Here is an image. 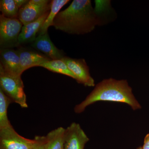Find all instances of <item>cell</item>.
Returning a JSON list of instances; mask_svg holds the SVG:
<instances>
[{"mask_svg": "<svg viewBox=\"0 0 149 149\" xmlns=\"http://www.w3.org/2000/svg\"><path fill=\"white\" fill-rule=\"evenodd\" d=\"M104 23L101 15L93 8L91 1L74 0L67 8L57 14L53 26L68 34L83 35Z\"/></svg>", "mask_w": 149, "mask_h": 149, "instance_id": "1", "label": "cell"}, {"mask_svg": "<svg viewBox=\"0 0 149 149\" xmlns=\"http://www.w3.org/2000/svg\"><path fill=\"white\" fill-rule=\"evenodd\" d=\"M100 101L123 103L130 106L133 110L141 108L127 80L110 78L104 79L97 84L85 100L75 106L74 111L81 113L87 107Z\"/></svg>", "mask_w": 149, "mask_h": 149, "instance_id": "2", "label": "cell"}, {"mask_svg": "<svg viewBox=\"0 0 149 149\" xmlns=\"http://www.w3.org/2000/svg\"><path fill=\"white\" fill-rule=\"evenodd\" d=\"M0 87V89L10 99L12 102L18 104L23 108L28 107L21 76L8 72L1 65Z\"/></svg>", "mask_w": 149, "mask_h": 149, "instance_id": "3", "label": "cell"}, {"mask_svg": "<svg viewBox=\"0 0 149 149\" xmlns=\"http://www.w3.org/2000/svg\"><path fill=\"white\" fill-rule=\"evenodd\" d=\"M23 24L18 18H8L0 15V46L1 49L19 45L18 38Z\"/></svg>", "mask_w": 149, "mask_h": 149, "instance_id": "4", "label": "cell"}, {"mask_svg": "<svg viewBox=\"0 0 149 149\" xmlns=\"http://www.w3.org/2000/svg\"><path fill=\"white\" fill-rule=\"evenodd\" d=\"M35 143L19 135L12 125L0 129V149H32Z\"/></svg>", "mask_w": 149, "mask_h": 149, "instance_id": "5", "label": "cell"}, {"mask_svg": "<svg viewBox=\"0 0 149 149\" xmlns=\"http://www.w3.org/2000/svg\"><path fill=\"white\" fill-rule=\"evenodd\" d=\"M61 60L74 74L77 83L87 87L95 86V80L90 74L89 67L84 59L72 58L65 56Z\"/></svg>", "mask_w": 149, "mask_h": 149, "instance_id": "6", "label": "cell"}, {"mask_svg": "<svg viewBox=\"0 0 149 149\" xmlns=\"http://www.w3.org/2000/svg\"><path fill=\"white\" fill-rule=\"evenodd\" d=\"M89 139L80 124L73 122L65 129L64 149H84Z\"/></svg>", "mask_w": 149, "mask_h": 149, "instance_id": "7", "label": "cell"}, {"mask_svg": "<svg viewBox=\"0 0 149 149\" xmlns=\"http://www.w3.org/2000/svg\"><path fill=\"white\" fill-rule=\"evenodd\" d=\"M52 1L49 4L38 6L29 1L19 10L18 18L23 25L34 22L50 10Z\"/></svg>", "mask_w": 149, "mask_h": 149, "instance_id": "8", "label": "cell"}, {"mask_svg": "<svg viewBox=\"0 0 149 149\" xmlns=\"http://www.w3.org/2000/svg\"><path fill=\"white\" fill-rule=\"evenodd\" d=\"M17 51L19 54L22 74L31 68L40 66L41 64L51 60L45 55L28 48L21 47Z\"/></svg>", "mask_w": 149, "mask_h": 149, "instance_id": "9", "label": "cell"}, {"mask_svg": "<svg viewBox=\"0 0 149 149\" xmlns=\"http://www.w3.org/2000/svg\"><path fill=\"white\" fill-rule=\"evenodd\" d=\"M32 46L51 60L61 59L65 57L64 52L58 49L51 41L48 32L37 36Z\"/></svg>", "mask_w": 149, "mask_h": 149, "instance_id": "10", "label": "cell"}, {"mask_svg": "<svg viewBox=\"0 0 149 149\" xmlns=\"http://www.w3.org/2000/svg\"><path fill=\"white\" fill-rule=\"evenodd\" d=\"M0 65L8 72L12 74L21 76L20 60L17 50L12 48L1 50Z\"/></svg>", "mask_w": 149, "mask_h": 149, "instance_id": "11", "label": "cell"}, {"mask_svg": "<svg viewBox=\"0 0 149 149\" xmlns=\"http://www.w3.org/2000/svg\"><path fill=\"white\" fill-rule=\"evenodd\" d=\"M45 14L39 19L25 25H23L18 38L19 45L33 42L36 40V35L39 33L49 13Z\"/></svg>", "mask_w": 149, "mask_h": 149, "instance_id": "12", "label": "cell"}, {"mask_svg": "<svg viewBox=\"0 0 149 149\" xmlns=\"http://www.w3.org/2000/svg\"><path fill=\"white\" fill-rule=\"evenodd\" d=\"M65 129L58 127L48 133L46 136L47 149H64Z\"/></svg>", "mask_w": 149, "mask_h": 149, "instance_id": "13", "label": "cell"}, {"mask_svg": "<svg viewBox=\"0 0 149 149\" xmlns=\"http://www.w3.org/2000/svg\"><path fill=\"white\" fill-rule=\"evenodd\" d=\"M68 0L52 1L51 8L49 15L39 32V35H42L48 32L49 27L53 26L54 19L60 10L63 6L69 2Z\"/></svg>", "mask_w": 149, "mask_h": 149, "instance_id": "14", "label": "cell"}, {"mask_svg": "<svg viewBox=\"0 0 149 149\" xmlns=\"http://www.w3.org/2000/svg\"><path fill=\"white\" fill-rule=\"evenodd\" d=\"M40 67L44 68L52 72L64 74L75 79L74 74L62 60H51L41 64Z\"/></svg>", "mask_w": 149, "mask_h": 149, "instance_id": "15", "label": "cell"}, {"mask_svg": "<svg viewBox=\"0 0 149 149\" xmlns=\"http://www.w3.org/2000/svg\"><path fill=\"white\" fill-rule=\"evenodd\" d=\"M12 102L10 99L0 89V129L12 125L8 116V109Z\"/></svg>", "mask_w": 149, "mask_h": 149, "instance_id": "16", "label": "cell"}, {"mask_svg": "<svg viewBox=\"0 0 149 149\" xmlns=\"http://www.w3.org/2000/svg\"><path fill=\"white\" fill-rule=\"evenodd\" d=\"M19 9L17 7L15 0H1L0 10L2 15L8 18H18Z\"/></svg>", "mask_w": 149, "mask_h": 149, "instance_id": "17", "label": "cell"}, {"mask_svg": "<svg viewBox=\"0 0 149 149\" xmlns=\"http://www.w3.org/2000/svg\"><path fill=\"white\" fill-rule=\"evenodd\" d=\"M35 144L32 149H47V140L46 136H36Z\"/></svg>", "mask_w": 149, "mask_h": 149, "instance_id": "18", "label": "cell"}, {"mask_svg": "<svg viewBox=\"0 0 149 149\" xmlns=\"http://www.w3.org/2000/svg\"><path fill=\"white\" fill-rule=\"evenodd\" d=\"M30 2L38 6H44L49 4L52 1L48 0H30Z\"/></svg>", "mask_w": 149, "mask_h": 149, "instance_id": "19", "label": "cell"}, {"mask_svg": "<svg viewBox=\"0 0 149 149\" xmlns=\"http://www.w3.org/2000/svg\"><path fill=\"white\" fill-rule=\"evenodd\" d=\"M15 3H16L17 7L20 9L23 6L28 3L29 1H27V0H15Z\"/></svg>", "mask_w": 149, "mask_h": 149, "instance_id": "20", "label": "cell"}, {"mask_svg": "<svg viewBox=\"0 0 149 149\" xmlns=\"http://www.w3.org/2000/svg\"><path fill=\"white\" fill-rule=\"evenodd\" d=\"M142 148V149H149V133L145 137L143 146Z\"/></svg>", "mask_w": 149, "mask_h": 149, "instance_id": "21", "label": "cell"}, {"mask_svg": "<svg viewBox=\"0 0 149 149\" xmlns=\"http://www.w3.org/2000/svg\"><path fill=\"white\" fill-rule=\"evenodd\" d=\"M137 149H142V147H139V148H138Z\"/></svg>", "mask_w": 149, "mask_h": 149, "instance_id": "22", "label": "cell"}]
</instances>
